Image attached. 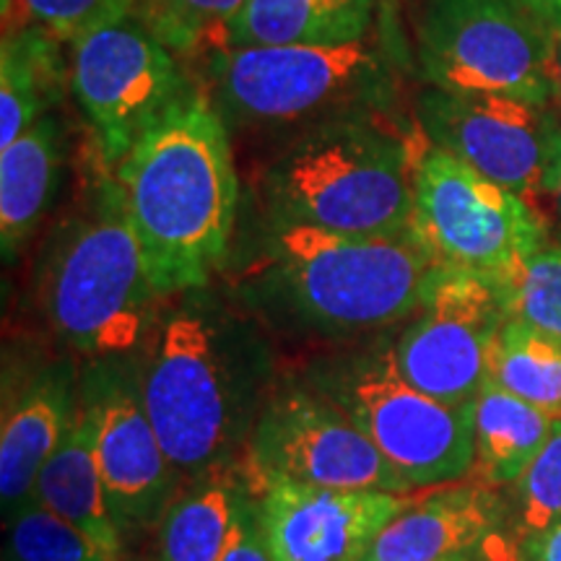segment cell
Instances as JSON below:
<instances>
[{
    "label": "cell",
    "instance_id": "9",
    "mask_svg": "<svg viewBox=\"0 0 561 561\" xmlns=\"http://www.w3.org/2000/svg\"><path fill=\"white\" fill-rule=\"evenodd\" d=\"M553 30L530 0H430L416 60L426 87L549 107Z\"/></svg>",
    "mask_w": 561,
    "mask_h": 561
},
{
    "label": "cell",
    "instance_id": "15",
    "mask_svg": "<svg viewBox=\"0 0 561 561\" xmlns=\"http://www.w3.org/2000/svg\"><path fill=\"white\" fill-rule=\"evenodd\" d=\"M413 494L276 481L255 491L273 561H364Z\"/></svg>",
    "mask_w": 561,
    "mask_h": 561
},
{
    "label": "cell",
    "instance_id": "26",
    "mask_svg": "<svg viewBox=\"0 0 561 561\" xmlns=\"http://www.w3.org/2000/svg\"><path fill=\"white\" fill-rule=\"evenodd\" d=\"M3 561H112L87 533L45 504H30L5 517Z\"/></svg>",
    "mask_w": 561,
    "mask_h": 561
},
{
    "label": "cell",
    "instance_id": "27",
    "mask_svg": "<svg viewBox=\"0 0 561 561\" xmlns=\"http://www.w3.org/2000/svg\"><path fill=\"white\" fill-rule=\"evenodd\" d=\"M507 507L515 543L561 523V419L553 421L543 450L533 458L520 479L512 483Z\"/></svg>",
    "mask_w": 561,
    "mask_h": 561
},
{
    "label": "cell",
    "instance_id": "18",
    "mask_svg": "<svg viewBox=\"0 0 561 561\" xmlns=\"http://www.w3.org/2000/svg\"><path fill=\"white\" fill-rule=\"evenodd\" d=\"M68 159V130L58 115L42 117L0 149V250L11 265L45 221Z\"/></svg>",
    "mask_w": 561,
    "mask_h": 561
},
{
    "label": "cell",
    "instance_id": "7",
    "mask_svg": "<svg viewBox=\"0 0 561 561\" xmlns=\"http://www.w3.org/2000/svg\"><path fill=\"white\" fill-rule=\"evenodd\" d=\"M301 380L354 421L413 491L471 473L473 403L445 405L405 382L388 335L314 362Z\"/></svg>",
    "mask_w": 561,
    "mask_h": 561
},
{
    "label": "cell",
    "instance_id": "2",
    "mask_svg": "<svg viewBox=\"0 0 561 561\" xmlns=\"http://www.w3.org/2000/svg\"><path fill=\"white\" fill-rule=\"evenodd\" d=\"M161 299L206 289L227 265L240 180L227 123L195 87L115 170Z\"/></svg>",
    "mask_w": 561,
    "mask_h": 561
},
{
    "label": "cell",
    "instance_id": "20",
    "mask_svg": "<svg viewBox=\"0 0 561 561\" xmlns=\"http://www.w3.org/2000/svg\"><path fill=\"white\" fill-rule=\"evenodd\" d=\"M375 13L377 0H248L229 21L216 50L348 45L369 37Z\"/></svg>",
    "mask_w": 561,
    "mask_h": 561
},
{
    "label": "cell",
    "instance_id": "1",
    "mask_svg": "<svg viewBox=\"0 0 561 561\" xmlns=\"http://www.w3.org/2000/svg\"><path fill=\"white\" fill-rule=\"evenodd\" d=\"M170 301L136 364L146 413L185 486L240 468L278 380L255 328L231 314L208 286Z\"/></svg>",
    "mask_w": 561,
    "mask_h": 561
},
{
    "label": "cell",
    "instance_id": "32",
    "mask_svg": "<svg viewBox=\"0 0 561 561\" xmlns=\"http://www.w3.org/2000/svg\"><path fill=\"white\" fill-rule=\"evenodd\" d=\"M551 87L553 104L561 110V26H553L551 37Z\"/></svg>",
    "mask_w": 561,
    "mask_h": 561
},
{
    "label": "cell",
    "instance_id": "8",
    "mask_svg": "<svg viewBox=\"0 0 561 561\" xmlns=\"http://www.w3.org/2000/svg\"><path fill=\"white\" fill-rule=\"evenodd\" d=\"M409 234L442 268L507 289L549 244V224L533 201L494 185L424 136L413 167Z\"/></svg>",
    "mask_w": 561,
    "mask_h": 561
},
{
    "label": "cell",
    "instance_id": "28",
    "mask_svg": "<svg viewBox=\"0 0 561 561\" xmlns=\"http://www.w3.org/2000/svg\"><path fill=\"white\" fill-rule=\"evenodd\" d=\"M3 30L42 26L70 47L83 34L133 13V0H0Z\"/></svg>",
    "mask_w": 561,
    "mask_h": 561
},
{
    "label": "cell",
    "instance_id": "31",
    "mask_svg": "<svg viewBox=\"0 0 561 561\" xmlns=\"http://www.w3.org/2000/svg\"><path fill=\"white\" fill-rule=\"evenodd\" d=\"M517 561H561V523L517 543Z\"/></svg>",
    "mask_w": 561,
    "mask_h": 561
},
{
    "label": "cell",
    "instance_id": "19",
    "mask_svg": "<svg viewBox=\"0 0 561 561\" xmlns=\"http://www.w3.org/2000/svg\"><path fill=\"white\" fill-rule=\"evenodd\" d=\"M34 500L87 533L112 561H125L128 538L117 523L104 486L100 458H96L94 416L83 398L68 437L42 468Z\"/></svg>",
    "mask_w": 561,
    "mask_h": 561
},
{
    "label": "cell",
    "instance_id": "34",
    "mask_svg": "<svg viewBox=\"0 0 561 561\" xmlns=\"http://www.w3.org/2000/svg\"><path fill=\"white\" fill-rule=\"evenodd\" d=\"M551 195H553V203H557V216L561 221V157L557 167V178H553V185H551Z\"/></svg>",
    "mask_w": 561,
    "mask_h": 561
},
{
    "label": "cell",
    "instance_id": "24",
    "mask_svg": "<svg viewBox=\"0 0 561 561\" xmlns=\"http://www.w3.org/2000/svg\"><path fill=\"white\" fill-rule=\"evenodd\" d=\"M489 380L546 416L561 419V339L507 318L491 351Z\"/></svg>",
    "mask_w": 561,
    "mask_h": 561
},
{
    "label": "cell",
    "instance_id": "21",
    "mask_svg": "<svg viewBox=\"0 0 561 561\" xmlns=\"http://www.w3.org/2000/svg\"><path fill=\"white\" fill-rule=\"evenodd\" d=\"M42 26H11L0 42V149L42 117L53 115L70 91V58Z\"/></svg>",
    "mask_w": 561,
    "mask_h": 561
},
{
    "label": "cell",
    "instance_id": "3",
    "mask_svg": "<svg viewBox=\"0 0 561 561\" xmlns=\"http://www.w3.org/2000/svg\"><path fill=\"white\" fill-rule=\"evenodd\" d=\"M442 273L411 234H333L268 219L244 297L257 312L297 331L359 339L409 320Z\"/></svg>",
    "mask_w": 561,
    "mask_h": 561
},
{
    "label": "cell",
    "instance_id": "14",
    "mask_svg": "<svg viewBox=\"0 0 561 561\" xmlns=\"http://www.w3.org/2000/svg\"><path fill=\"white\" fill-rule=\"evenodd\" d=\"M81 398L94 416L96 458L125 538L157 530L182 481L146 413L136 356L81 359Z\"/></svg>",
    "mask_w": 561,
    "mask_h": 561
},
{
    "label": "cell",
    "instance_id": "17",
    "mask_svg": "<svg viewBox=\"0 0 561 561\" xmlns=\"http://www.w3.org/2000/svg\"><path fill=\"white\" fill-rule=\"evenodd\" d=\"M0 507L3 520L34 500L45 462L68 437L81 401V359L53 356L3 380Z\"/></svg>",
    "mask_w": 561,
    "mask_h": 561
},
{
    "label": "cell",
    "instance_id": "33",
    "mask_svg": "<svg viewBox=\"0 0 561 561\" xmlns=\"http://www.w3.org/2000/svg\"><path fill=\"white\" fill-rule=\"evenodd\" d=\"M533 9L549 21V26H561V0H530Z\"/></svg>",
    "mask_w": 561,
    "mask_h": 561
},
{
    "label": "cell",
    "instance_id": "16",
    "mask_svg": "<svg viewBox=\"0 0 561 561\" xmlns=\"http://www.w3.org/2000/svg\"><path fill=\"white\" fill-rule=\"evenodd\" d=\"M364 561H517L502 489L442 483L411 496Z\"/></svg>",
    "mask_w": 561,
    "mask_h": 561
},
{
    "label": "cell",
    "instance_id": "23",
    "mask_svg": "<svg viewBox=\"0 0 561 561\" xmlns=\"http://www.w3.org/2000/svg\"><path fill=\"white\" fill-rule=\"evenodd\" d=\"M551 416L486 380L473 401V466L468 481L510 489L553 430Z\"/></svg>",
    "mask_w": 561,
    "mask_h": 561
},
{
    "label": "cell",
    "instance_id": "11",
    "mask_svg": "<svg viewBox=\"0 0 561 561\" xmlns=\"http://www.w3.org/2000/svg\"><path fill=\"white\" fill-rule=\"evenodd\" d=\"M240 473L252 494L276 481L413 494L367 434L301 377L273 385L244 445Z\"/></svg>",
    "mask_w": 561,
    "mask_h": 561
},
{
    "label": "cell",
    "instance_id": "6",
    "mask_svg": "<svg viewBox=\"0 0 561 561\" xmlns=\"http://www.w3.org/2000/svg\"><path fill=\"white\" fill-rule=\"evenodd\" d=\"M210 100L227 128H312L351 115H388L396 70L369 39L216 50Z\"/></svg>",
    "mask_w": 561,
    "mask_h": 561
},
{
    "label": "cell",
    "instance_id": "22",
    "mask_svg": "<svg viewBox=\"0 0 561 561\" xmlns=\"http://www.w3.org/2000/svg\"><path fill=\"white\" fill-rule=\"evenodd\" d=\"M248 496L240 468L185 483L157 525V561H219Z\"/></svg>",
    "mask_w": 561,
    "mask_h": 561
},
{
    "label": "cell",
    "instance_id": "5",
    "mask_svg": "<svg viewBox=\"0 0 561 561\" xmlns=\"http://www.w3.org/2000/svg\"><path fill=\"white\" fill-rule=\"evenodd\" d=\"M421 144L419 125L401 133L388 115H351L299 130L265 167V214L333 234H409Z\"/></svg>",
    "mask_w": 561,
    "mask_h": 561
},
{
    "label": "cell",
    "instance_id": "29",
    "mask_svg": "<svg viewBox=\"0 0 561 561\" xmlns=\"http://www.w3.org/2000/svg\"><path fill=\"white\" fill-rule=\"evenodd\" d=\"M507 318L561 339V240L543 244L502 289Z\"/></svg>",
    "mask_w": 561,
    "mask_h": 561
},
{
    "label": "cell",
    "instance_id": "12",
    "mask_svg": "<svg viewBox=\"0 0 561 561\" xmlns=\"http://www.w3.org/2000/svg\"><path fill=\"white\" fill-rule=\"evenodd\" d=\"M416 125L430 144L504 191L528 201L551 195L561 157L551 104L426 87L416 96Z\"/></svg>",
    "mask_w": 561,
    "mask_h": 561
},
{
    "label": "cell",
    "instance_id": "25",
    "mask_svg": "<svg viewBox=\"0 0 561 561\" xmlns=\"http://www.w3.org/2000/svg\"><path fill=\"white\" fill-rule=\"evenodd\" d=\"M248 0H133V16L144 21L178 58L214 53L229 21Z\"/></svg>",
    "mask_w": 561,
    "mask_h": 561
},
{
    "label": "cell",
    "instance_id": "10",
    "mask_svg": "<svg viewBox=\"0 0 561 561\" xmlns=\"http://www.w3.org/2000/svg\"><path fill=\"white\" fill-rule=\"evenodd\" d=\"M195 87L178 55L133 13L70 45V91L112 172Z\"/></svg>",
    "mask_w": 561,
    "mask_h": 561
},
{
    "label": "cell",
    "instance_id": "30",
    "mask_svg": "<svg viewBox=\"0 0 561 561\" xmlns=\"http://www.w3.org/2000/svg\"><path fill=\"white\" fill-rule=\"evenodd\" d=\"M219 561H273L268 546H265L261 517H257V502L252 491L242 504L240 520H237L234 533H231Z\"/></svg>",
    "mask_w": 561,
    "mask_h": 561
},
{
    "label": "cell",
    "instance_id": "4",
    "mask_svg": "<svg viewBox=\"0 0 561 561\" xmlns=\"http://www.w3.org/2000/svg\"><path fill=\"white\" fill-rule=\"evenodd\" d=\"M34 301L53 339L79 359L136 356L157 325L167 299L146 271L121 180L96 151L73 206L42 242Z\"/></svg>",
    "mask_w": 561,
    "mask_h": 561
},
{
    "label": "cell",
    "instance_id": "13",
    "mask_svg": "<svg viewBox=\"0 0 561 561\" xmlns=\"http://www.w3.org/2000/svg\"><path fill=\"white\" fill-rule=\"evenodd\" d=\"M507 320L502 286L473 273L445 268L430 297L388 335L401 377L445 405L476 401L489 380V362Z\"/></svg>",
    "mask_w": 561,
    "mask_h": 561
}]
</instances>
